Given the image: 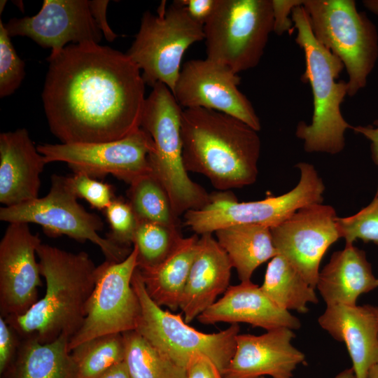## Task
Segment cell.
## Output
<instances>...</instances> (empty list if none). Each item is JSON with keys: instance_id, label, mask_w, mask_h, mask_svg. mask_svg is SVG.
I'll return each instance as SVG.
<instances>
[{"instance_id": "cell-34", "label": "cell", "mask_w": 378, "mask_h": 378, "mask_svg": "<svg viewBox=\"0 0 378 378\" xmlns=\"http://www.w3.org/2000/svg\"><path fill=\"white\" fill-rule=\"evenodd\" d=\"M104 212L110 226L106 238L120 246L133 245L139 221L129 202L114 198Z\"/></svg>"}, {"instance_id": "cell-21", "label": "cell", "mask_w": 378, "mask_h": 378, "mask_svg": "<svg viewBox=\"0 0 378 378\" xmlns=\"http://www.w3.org/2000/svg\"><path fill=\"white\" fill-rule=\"evenodd\" d=\"M318 323L335 340L345 344L356 378H367L370 368L378 363V316L375 307L326 306Z\"/></svg>"}, {"instance_id": "cell-16", "label": "cell", "mask_w": 378, "mask_h": 378, "mask_svg": "<svg viewBox=\"0 0 378 378\" xmlns=\"http://www.w3.org/2000/svg\"><path fill=\"white\" fill-rule=\"evenodd\" d=\"M26 223H8L0 242V310L4 318L27 312L38 300L42 286L36 260L41 244Z\"/></svg>"}, {"instance_id": "cell-18", "label": "cell", "mask_w": 378, "mask_h": 378, "mask_svg": "<svg viewBox=\"0 0 378 378\" xmlns=\"http://www.w3.org/2000/svg\"><path fill=\"white\" fill-rule=\"evenodd\" d=\"M293 330L282 327L255 335L238 334L234 353L223 370V378H292L305 355L292 341Z\"/></svg>"}, {"instance_id": "cell-44", "label": "cell", "mask_w": 378, "mask_h": 378, "mask_svg": "<svg viewBox=\"0 0 378 378\" xmlns=\"http://www.w3.org/2000/svg\"><path fill=\"white\" fill-rule=\"evenodd\" d=\"M258 378H267L265 377H260ZM334 378H356L354 370L352 368H347L340 372Z\"/></svg>"}, {"instance_id": "cell-38", "label": "cell", "mask_w": 378, "mask_h": 378, "mask_svg": "<svg viewBox=\"0 0 378 378\" xmlns=\"http://www.w3.org/2000/svg\"><path fill=\"white\" fill-rule=\"evenodd\" d=\"M186 369L188 378H223L214 363L202 354H194Z\"/></svg>"}, {"instance_id": "cell-39", "label": "cell", "mask_w": 378, "mask_h": 378, "mask_svg": "<svg viewBox=\"0 0 378 378\" xmlns=\"http://www.w3.org/2000/svg\"><path fill=\"white\" fill-rule=\"evenodd\" d=\"M178 2L194 21L204 26L214 13L218 0H178Z\"/></svg>"}, {"instance_id": "cell-4", "label": "cell", "mask_w": 378, "mask_h": 378, "mask_svg": "<svg viewBox=\"0 0 378 378\" xmlns=\"http://www.w3.org/2000/svg\"><path fill=\"white\" fill-rule=\"evenodd\" d=\"M291 19L297 30L295 42L304 55L305 70L301 80L310 84L314 105L311 123L300 121L295 135L304 141L306 152L335 155L344 149V133L352 127L341 112L348 93L347 81H337L344 66L315 38L302 5L293 8Z\"/></svg>"}, {"instance_id": "cell-13", "label": "cell", "mask_w": 378, "mask_h": 378, "mask_svg": "<svg viewBox=\"0 0 378 378\" xmlns=\"http://www.w3.org/2000/svg\"><path fill=\"white\" fill-rule=\"evenodd\" d=\"M47 163L65 162L76 173L97 178L112 175L129 185L152 171L150 155L153 141L140 127L127 136L111 141L43 144L37 146Z\"/></svg>"}, {"instance_id": "cell-14", "label": "cell", "mask_w": 378, "mask_h": 378, "mask_svg": "<svg viewBox=\"0 0 378 378\" xmlns=\"http://www.w3.org/2000/svg\"><path fill=\"white\" fill-rule=\"evenodd\" d=\"M241 78L211 59H197L182 66L173 94L184 108H204L232 116L259 132L260 119L239 90Z\"/></svg>"}, {"instance_id": "cell-23", "label": "cell", "mask_w": 378, "mask_h": 378, "mask_svg": "<svg viewBox=\"0 0 378 378\" xmlns=\"http://www.w3.org/2000/svg\"><path fill=\"white\" fill-rule=\"evenodd\" d=\"M377 280L364 251L345 245L319 272L316 288L326 306L355 305L360 295L377 287Z\"/></svg>"}, {"instance_id": "cell-45", "label": "cell", "mask_w": 378, "mask_h": 378, "mask_svg": "<svg viewBox=\"0 0 378 378\" xmlns=\"http://www.w3.org/2000/svg\"><path fill=\"white\" fill-rule=\"evenodd\" d=\"M367 378H378V363L370 368Z\"/></svg>"}, {"instance_id": "cell-43", "label": "cell", "mask_w": 378, "mask_h": 378, "mask_svg": "<svg viewBox=\"0 0 378 378\" xmlns=\"http://www.w3.org/2000/svg\"><path fill=\"white\" fill-rule=\"evenodd\" d=\"M363 4L370 12L378 15V0H365Z\"/></svg>"}, {"instance_id": "cell-2", "label": "cell", "mask_w": 378, "mask_h": 378, "mask_svg": "<svg viewBox=\"0 0 378 378\" xmlns=\"http://www.w3.org/2000/svg\"><path fill=\"white\" fill-rule=\"evenodd\" d=\"M258 131L229 115L184 108L181 134L186 170L202 174L220 191L254 183L261 141Z\"/></svg>"}, {"instance_id": "cell-17", "label": "cell", "mask_w": 378, "mask_h": 378, "mask_svg": "<svg viewBox=\"0 0 378 378\" xmlns=\"http://www.w3.org/2000/svg\"><path fill=\"white\" fill-rule=\"evenodd\" d=\"M4 25L10 37H28L50 48V55L61 52L68 43H99L102 38L88 0H44L37 14L12 18Z\"/></svg>"}, {"instance_id": "cell-12", "label": "cell", "mask_w": 378, "mask_h": 378, "mask_svg": "<svg viewBox=\"0 0 378 378\" xmlns=\"http://www.w3.org/2000/svg\"><path fill=\"white\" fill-rule=\"evenodd\" d=\"M137 251L120 262L105 260L97 266L94 290L80 330L70 339V352L80 344L109 334L135 330L141 315L139 297L132 286Z\"/></svg>"}, {"instance_id": "cell-40", "label": "cell", "mask_w": 378, "mask_h": 378, "mask_svg": "<svg viewBox=\"0 0 378 378\" xmlns=\"http://www.w3.org/2000/svg\"><path fill=\"white\" fill-rule=\"evenodd\" d=\"M108 2V0L90 1V8L92 15L105 38L108 41H113L118 36L106 21V11Z\"/></svg>"}, {"instance_id": "cell-47", "label": "cell", "mask_w": 378, "mask_h": 378, "mask_svg": "<svg viewBox=\"0 0 378 378\" xmlns=\"http://www.w3.org/2000/svg\"><path fill=\"white\" fill-rule=\"evenodd\" d=\"M377 287H378V279H377Z\"/></svg>"}, {"instance_id": "cell-24", "label": "cell", "mask_w": 378, "mask_h": 378, "mask_svg": "<svg viewBox=\"0 0 378 378\" xmlns=\"http://www.w3.org/2000/svg\"><path fill=\"white\" fill-rule=\"evenodd\" d=\"M199 237L194 234L183 238L175 250L157 266L137 267L147 293L158 305L173 312L180 309Z\"/></svg>"}, {"instance_id": "cell-27", "label": "cell", "mask_w": 378, "mask_h": 378, "mask_svg": "<svg viewBox=\"0 0 378 378\" xmlns=\"http://www.w3.org/2000/svg\"><path fill=\"white\" fill-rule=\"evenodd\" d=\"M260 288L278 307L288 312L306 314L309 304L318 302L315 288L279 254L270 260Z\"/></svg>"}, {"instance_id": "cell-46", "label": "cell", "mask_w": 378, "mask_h": 378, "mask_svg": "<svg viewBox=\"0 0 378 378\" xmlns=\"http://www.w3.org/2000/svg\"><path fill=\"white\" fill-rule=\"evenodd\" d=\"M375 310H376L377 315L378 316V307H375Z\"/></svg>"}, {"instance_id": "cell-32", "label": "cell", "mask_w": 378, "mask_h": 378, "mask_svg": "<svg viewBox=\"0 0 378 378\" xmlns=\"http://www.w3.org/2000/svg\"><path fill=\"white\" fill-rule=\"evenodd\" d=\"M336 224L340 237L346 245L357 240L372 241L378 245V195L356 214L346 217H337Z\"/></svg>"}, {"instance_id": "cell-10", "label": "cell", "mask_w": 378, "mask_h": 378, "mask_svg": "<svg viewBox=\"0 0 378 378\" xmlns=\"http://www.w3.org/2000/svg\"><path fill=\"white\" fill-rule=\"evenodd\" d=\"M132 283L141 304L136 332L181 367L186 368L194 354H202L223 373L234 353L239 324H231L218 332H200L186 323L181 314L163 309L149 297L138 268Z\"/></svg>"}, {"instance_id": "cell-31", "label": "cell", "mask_w": 378, "mask_h": 378, "mask_svg": "<svg viewBox=\"0 0 378 378\" xmlns=\"http://www.w3.org/2000/svg\"><path fill=\"white\" fill-rule=\"evenodd\" d=\"M183 238L179 226L139 221L133 240V246L137 251V267H153L160 264Z\"/></svg>"}, {"instance_id": "cell-19", "label": "cell", "mask_w": 378, "mask_h": 378, "mask_svg": "<svg viewBox=\"0 0 378 378\" xmlns=\"http://www.w3.org/2000/svg\"><path fill=\"white\" fill-rule=\"evenodd\" d=\"M197 318L204 325L245 323L266 330L282 327L298 330L301 327L296 316L278 307L251 281L230 286L223 295Z\"/></svg>"}, {"instance_id": "cell-41", "label": "cell", "mask_w": 378, "mask_h": 378, "mask_svg": "<svg viewBox=\"0 0 378 378\" xmlns=\"http://www.w3.org/2000/svg\"><path fill=\"white\" fill-rule=\"evenodd\" d=\"M351 129L370 141L372 159L378 166V119L375 120L372 125L352 126ZM375 195H378V187Z\"/></svg>"}, {"instance_id": "cell-8", "label": "cell", "mask_w": 378, "mask_h": 378, "mask_svg": "<svg viewBox=\"0 0 378 378\" xmlns=\"http://www.w3.org/2000/svg\"><path fill=\"white\" fill-rule=\"evenodd\" d=\"M203 27L207 59L237 74L253 69L274 31L272 0H218Z\"/></svg>"}, {"instance_id": "cell-25", "label": "cell", "mask_w": 378, "mask_h": 378, "mask_svg": "<svg viewBox=\"0 0 378 378\" xmlns=\"http://www.w3.org/2000/svg\"><path fill=\"white\" fill-rule=\"evenodd\" d=\"M241 282L251 281L254 271L278 254L271 229L257 225H237L215 232Z\"/></svg>"}, {"instance_id": "cell-29", "label": "cell", "mask_w": 378, "mask_h": 378, "mask_svg": "<svg viewBox=\"0 0 378 378\" xmlns=\"http://www.w3.org/2000/svg\"><path fill=\"white\" fill-rule=\"evenodd\" d=\"M127 195L138 221L178 226L179 218L174 211L169 194L152 171L132 183Z\"/></svg>"}, {"instance_id": "cell-15", "label": "cell", "mask_w": 378, "mask_h": 378, "mask_svg": "<svg viewBox=\"0 0 378 378\" xmlns=\"http://www.w3.org/2000/svg\"><path fill=\"white\" fill-rule=\"evenodd\" d=\"M337 217L330 205L314 203L299 209L271 228L278 254L286 259L314 288L323 256L340 238Z\"/></svg>"}, {"instance_id": "cell-7", "label": "cell", "mask_w": 378, "mask_h": 378, "mask_svg": "<svg viewBox=\"0 0 378 378\" xmlns=\"http://www.w3.org/2000/svg\"><path fill=\"white\" fill-rule=\"evenodd\" d=\"M295 167L300 171V180L288 192L242 202L230 191L210 194L209 202L204 207L183 214L184 225L200 236L237 225H257L271 229L299 209L322 203L325 186L314 166L299 162Z\"/></svg>"}, {"instance_id": "cell-30", "label": "cell", "mask_w": 378, "mask_h": 378, "mask_svg": "<svg viewBox=\"0 0 378 378\" xmlns=\"http://www.w3.org/2000/svg\"><path fill=\"white\" fill-rule=\"evenodd\" d=\"M71 354L78 369V378H97L125 359L121 333L102 335L74 348Z\"/></svg>"}, {"instance_id": "cell-28", "label": "cell", "mask_w": 378, "mask_h": 378, "mask_svg": "<svg viewBox=\"0 0 378 378\" xmlns=\"http://www.w3.org/2000/svg\"><path fill=\"white\" fill-rule=\"evenodd\" d=\"M122 335L124 361L131 378H188L186 368L172 360L136 330Z\"/></svg>"}, {"instance_id": "cell-1", "label": "cell", "mask_w": 378, "mask_h": 378, "mask_svg": "<svg viewBox=\"0 0 378 378\" xmlns=\"http://www.w3.org/2000/svg\"><path fill=\"white\" fill-rule=\"evenodd\" d=\"M47 60L42 102L61 143L111 141L140 128L146 83L126 53L96 43H71Z\"/></svg>"}, {"instance_id": "cell-6", "label": "cell", "mask_w": 378, "mask_h": 378, "mask_svg": "<svg viewBox=\"0 0 378 378\" xmlns=\"http://www.w3.org/2000/svg\"><path fill=\"white\" fill-rule=\"evenodd\" d=\"M315 38L338 57L349 79L347 95L353 97L367 84L378 59V32L354 0H304Z\"/></svg>"}, {"instance_id": "cell-35", "label": "cell", "mask_w": 378, "mask_h": 378, "mask_svg": "<svg viewBox=\"0 0 378 378\" xmlns=\"http://www.w3.org/2000/svg\"><path fill=\"white\" fill-rule=\"evenodd\" d=\"M69 181L77 197L84 199L95 209L104 210L114 199L111 185L86 174H74L69 176Z\"/></svg>"}, {"instance_id": "cell-36", "label": "cell", "mask_w": 378, "mask_h": 378, "mask_svg": "<svg viewBox=\"0 0 378 378\" xmlns=\"http://www.w3.org/2000/svg\"><path fill=\"white\" fill-rule=\"evenodd\" d=\"M15 330L0 316V373L5 372L11 365L16 352L18 342Z\"/></svg>"}, {"instance_id": "cell-5", "label": "cell", "mask_w": 378, "mask_h": 378, "mask_svg": "<svg viewBox=\"0 0 378 378\" xmlns=\"http://www.w3.org/2000/svg\"><path fill=\"white\" fill-rule=\"evenodd\" d=\"M183 110L172 90L157 83L146 98L140 124L153 141L149 157L152 172L168 192L178 218L188 211L202 209L210 200V194L190 178L183 165Z\"/></svg>"}, {"instance_id": "cell-3", "label": "cell", "mask_w": 378, "mask_h": 378, "mask_svg": "<svg viewBox=\"0 0 378 378\" xmlns=\"http://www.w3.org/2000/svg\"><path fill=\"white\" fill-rule=\"evenodd\" d=\"M36 255L46 281L44 295L24 314L4 318L18 334L41 343L61 336L71 339L85 320L97 267L84 251L71 253L43 243Z\"/></svg>"}, {"instance_id": "cell-20", "label": "cell", "mask_w": 378, "mask_h": 378, "mask_svg": "<svg viewBox=\"0 0 378 378\" xmlns=\"http://www.w3.org/2000/svg\"><path fill=\"white\" fill-rule=\"evenodd\" d=\"M45 158L25 128L0 134V202L3 206L38 198Z\"/></svg>"}, {"instance_id": "cell-42", "label": "cell", "mask_w": 378, "mask_h": 378, "mask_svg": "<svg viewBox=\"0 0 378 378\" xmlns=\"http://www.w3.org/2000/svg\"><path fill=\"white\" fill-rule=\"evenodd\" d=\"M97 378H131L125 361L117 363Z\"/></svg>"}, {"instance_id": "cell-26", "label": "cell", "mask_w": 378, "mask_h": 378, "mask_svg": "<svg viewBox=\"0 0 378 378\" xmlns=\"http://www.w3.org/2000/svg\"><path fill=\"white\" fill-rule=\"evenodd\" d=\"M69 338L61 336L47 343L26 338L12 364V378H78L69 349Z\"/></svg>"}, {"instance_id": "cell-11", "label": "cell", "mask_w": 378, "mask_h": 378, "mask_svg": "<svg viewBox=\"0 0 378 378\" xmlns=\"http://www.w3.org/2000/svg\"><path fill=\"white\" fill-rule=\"evenodd\" d=\"M69 176L53 174L48 193L41 197L0 208V220L41 225L52 237L66 235L79 241H90L99 247L106 260L120 262L132 249L120 246L99 234L104 228L102 218L87 211L78 202Z\"/></svg>"}, {"instance_id": "cell-22", "label": "cell", "mask_w": 378, "mask_h": 378, "mask_svg": "<svg viewBox=\"0 0 378 378\" xmlns=\"http://www.w3.org/2000/svg\"><path fill=\"white\" fill-rule=\"evenodd\" d=\"M232 268L229 257L212 234L200 235L180 304L186 323L197 318L226 291Z\"/></svg>"}, {"instance_id": "cell-9", "label": "cell", "mask_w": 378, "mask_h": 378, "mask_svg": "<svg viewBox=\"0 0 378 378\" xmlns=\"http://www.w3.org/2000/svg\"><path fill=\"white\" fill-rule=\"evenodd\" d=\"M204 39L203 25L194 21L178 1L167 8L162 3L157 14H143L126 54L142 71L146 84L153 87L162 83L173 93L185 52Z\"/></svg>"}, {"instance_id": "cell-33", "label": "cell", "mask_w": 378, "mask_h": 378, "mask_svg": "<svg viewBox=\"0 0 378 378\" xmlns=\"http://www.w3.org/2000/svg\"><path fill=\"white\" fill-rule=\"evenodd\" d=\"M24 62L17 54L10 36L0 20V97L13 94L20 86L24 76Z\"/></svg>"}, {"instance_id": "cell-37", "label": "cell", "mask_w": 378, "mask_h": 378, "mask_svg": "<svg viewBox=\"0 0 378 378\" xmlns=\"http://www.w3.org/2000/svg\"><path fill=\"white\" fill-rule=\"evenodd\" d=\"M304 0H272L274 16V32L281 36L294 26L289 18L294 7L301 6Z\"/></svg>"}]
</instances>
